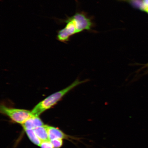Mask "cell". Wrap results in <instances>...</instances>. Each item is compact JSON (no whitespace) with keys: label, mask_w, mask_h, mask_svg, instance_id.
<instances>
[{"label":"cell","mask_w":148,"mask_h":148,"mask_svg":"<svg viewBox=\"0 0 148 148\" xmlns=\"http://www.w3.org/2000/svg\"><path fill=\"white\" fill-rule=\"evenodd\" d=\"M57 20L60 24H66L64 28L57 31V39L64 42L69 41L70 37L74 35L83 31L90 30L93 25L90 18L82 12H77L65 19Z\"/></svg>","instance_id":"6da1fadb"},{"label":"cell","mask_w":148,"mask_h":148,"mask_svg":"<svg viewBox=\"0 0 148 148\" xmlns=\"http://www.w3.org/2000/svg\"><path fill=\"white\" fill-rule=\"evenodd\" d=\"M88 81V80H86L79 81L78 79H77L67 87L51 94L43 100L40 101L34 107L31 111L32 113L35 116H39L46 110L55 106L65 95L73 89L74 88L82 83L86 82Z\"/></svg>","instance_id":"7a4b0ae2"},{"label":"cell","mask_w":148,"mask_h":148,"mask_svg":"<svg viewBox=\"0 0 148 148\" xmlns=\"http://www.w3.org/2000/svg\"><path fill=\"white\" fill-rule=\"evenodd\" d=\"M0 111L1 113L8 116L14 123L21 125L34 115L32 111L8 107L3 104L1 105Z\"/></svg>","instance_id":"3957f363"},{"label":"cell","mask_w":148,"mask_h":148,"mask_svg":"<svg viewBox=\"0 0 148 148\" xmlns=\"http://www.w3.org/2000/svg\"><path fill=\"white\" fill-rule=\"evenodd\" d=\"M47 130L48 136L50 140L55 139H67L69 138V136L64 134L62 131L58 128L46 125Z\"/></svg>","instance_id":"277c9868"},{"label":"cell","mask_w":148,"mask_h":148,"mask_svg":"<svg viewBox=\"0 0 148 148\" xmlns=\"http://www.w3.org/2000/svg\"><path fill=\"white\" fill-rule=\"evenodd\" d=\"M43 122L39 116L34 115L28 119L22 125L23 129H33L44 125Z\"/></svg>","instance_id":"5b68a950"},{"label":"cell","mask_w":148,"mask_h":148,"mask_svg":"<svg viewBox=\"0 0 148 148\" xmlns=\"http://www.w3.org/2000/svg\"><path fill=\"white\" fill-rule=\"evenodd\" d=\"M34 130L37 136L41 141L50 140L45 125L37 127Z\"/></svg>","instance_id":"8992f818"},{"label":"cell","mask_w":148,"mask_h":148,"mask_svg":"<svg viewBox=\"0 0 148 148\" xmlns=\"http://www.w3.org/2000/svg\"><path fill=\"white\" fill-rule=\"evenodd\" d=\"M28 137L32 143L37 146H40L41 140L37 136L33 129H24Z\"/></svg>","instance_id":"52a82bcc"},{"label":"cell","mask_w":148,"mask_h":148,"mask_svg":"<svg viewBox=\"0 0 148 148\" xmlns=\"http://www.w3.org/2000/svg\"><path fill=\"white\" fill-rule=\"evenodd\" d=\"M63 140L61 139H55L50 140L53 148H60L62 147L63 143Z\"/></svg>","instance_id":"ba28073f"},{"label":"cell","mask_w":148,"mask_h":148,"mask_svg":"<svg viewBox=\"0 0 148 148\" xmlns=\"http://www.w3.org/2000/svg\"><path fill=\"white\" fill-rule=\"evenodd\" d=\"M40 147L41 148H53L50 140L42 141Z\"/></svg>","instance_id":"9c48e42d"},{"label":"cell","mask_w":148,"mask_h":148,"mask_svg":"<svg viewBox=\"0 0 148 148\" xmlns=\"http://www.w3.org/2000/svg\"><path fill=\"white\" fill-rule=\"evenodd\" d=\"M142 3L144 7V12L148 8V0H142Z\"/></svg>","instance_id":"30bf717a"},{"label":"cell","mask_w":148,"mask_h":148,"mask_svg":"<svg viewBox=\"0 0 148 148\" xmlns=\"http://www.w3.org/2000/svg\"><path fill=\"white\" fill-rule=\"evenodd\" d=\"M143 66H142V69H146V70L145 72V74L148 73V63L147 64H142Z\"/></svg>","instance_id":"8fae6325"},{"label":"cell","mask_w":148,"mask_h":148,"mask_svg":"<svg viewBox=\"0 0 148 148\" xmlns=\"http://www.w3.org/2000/svg\"><path fill=\"white\" fill-rule=\"evenodd\" d=\"M145 12L147 13L148 14V8L146 9L145 11Z\"/></svg>","instance_id":"7c38bea8"}]
</instances>
